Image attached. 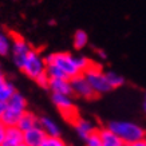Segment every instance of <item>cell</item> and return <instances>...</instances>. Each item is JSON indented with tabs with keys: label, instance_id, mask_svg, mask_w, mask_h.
Instances as JSON below:
<instances>
[{
	"label": "cell",
	"instance_id": "cell-1",
	"mask_svg": "<svg viewBox=\"0 0 146 146\" xmlns=\"http://www.w3.org/2000/svg\"><path fill=\"white\" fill-rule=\"evenodd\" d=\"M44 60L46 64H54V66L59 67L70 80L75 76L83 75V72L91 62L89 58L75 56L70 52H66V51L48 54L47 56H44Z\"/></svg>",
	"mask_w": 146,
	"mask_h": 146
},
{
	"label": "cell",
	"instance_id": "cell-2",
	"mask_svg": "<svg viewBox=\"0 0 146 146\" xmlns=\"http://www.w3.org/2000/svg\"><path fill=\"white\" fill-rule=\"evenodd\" d=\"M106 127L114 133L125 145H130L134 142L143 141L146 138V130L141 125L131 121H110Z\"/></svg>",
	"mask_w": 146,
	"mask_h": 146
},
{
	"label": "cell",
	"instance_id": "cell-3",
	"mask_svg": "<svg viewBox=\"0 0 146 146\" xmlns=\"http://www.w3.org/2000/svg\"><path fill=\"white\" fill-rule=\"evenodd\" d=\"M83 75L98 95H103V94L111 91L110 84H109L106 75H105V71L102 70V67L99 64L94 63L93 60L90 62L89 67L83 72Z\"/></svg>",
	"mask_w": 146,
	"mask_h": 146
},
{
	"label": "cell",
	"instance_id": "cell-4",
	"mask_svg": "<svg viewBox=\"0 0 146 146\" xmlns=\"http://www.w3.org/2000/svg\"><path fill=\"white\" fill-rule=\"evenodd\" d=\"M8 36H9V39H11V55H12V60L16 64V67L22 70L27 56H28V54L31 52L32 47L22 35H19L18 32L9 31Z\"/></svg>",
	"mask_w": 146,
	"mask_h": 146
},
{
	"label": "cell",
	"instance_id": "cell-5",
	"mask_svg": "<svg viewBox=\"0 0 146 146\" xmlns=\"http://www.w3.org/2000/svg\"><path fill=\"white\" fill-rule=\"evenodd\" d=\"M22 71L26 74L28 78L31 79H38L42 74L46 72V60L44 56L40 54L39 50L32 48L31 52L28 54L24 66H23Z\"/></svg>",
	"mask_w": 146,
	"mask_h": 146
},
{
	"label": "cell",
	"instance_id": "cell-6",
	"mask_svg": "<svg viewBox=\"0 0 146 146\" xmlns=\"http://www.w3.org/2000/svg\"><path fill=\"white\" fill-rule=\"evenodd\" d=\"M51 101L55 105V107L59 110V113L62 114L63 118L67 122H70L71 125L80 117L79 113H78V109H76L75 103H74L71 97L60 95V94H52L51 95Z\"/></svg>",
	"mask_w": 146,
	"mask_h": 146
},
{
	"label": "cell",
	"instance_id": "cell-7",
	"mask_svg": "<svg viewBox=\"0 0 146 146\" xmlns=\"http://www.w3.org/2000/svg\"><path fill=\"white\" fill-rule=\"evenodd\" d=\"M70 83H71V87H72V95H76V97L87 99V101H94V99H97L99 97L93 90V87L90 86V83L84 78V75H79L72 78L70 80Z\"/></svg>",
	"mask_w": 146,
	"mask_h": 146
},
{
	"label": "cell",
	"instance_id": "cell-8",
	"mask_svg": "<svg viewBox=\"0 0 146 146\" xmlns=\"http://www.w3.org/2000/svg\"><path fill=\"white\" fill-rule=\"evenodd\" d=\"M72 126L75 129L76 134H78L82 139H84V141H86L90 135H93V134L98 130V127L91 122V121L86 119V118H82V117H79V118L72 123Z\"/></svg>",
	"mask_w": 146,
	"mask_h": 146
},
{
	"label": "cell",
	"instance_id": "cell-9",
	"mask_svg": "<svg viewBox=\"0 0 146 146\" xmlns=\"http://www.w3.org/2000/svg\"><path fill=\"white\" fill-rule=\"evenodd\" d=\"M46 133L40 129V126L28 130L26 133H23V143L28 146H40L42 142L46 139Z\"/></svg>",
	"mask_w": 146,
	"mask_h": 146
},
{
	"label": "cell",
	"instance_id": "cell-10",
	"mask_svg": "<svg viewBox=\"0 0 146 146\" xmlns=\"http://www.w3.org/2000/svg\"><path fill=\"white\" fill-rule=\"evenodd\" d=\"M36 126H39V117H38L35 113L27 110L26 113H23L22 114V117H20V119H19L16 127H18L20 131L26 133V131L36 127Z\"/></svg>",
	"mask_w": 146,
	"mask_h": 146
},
{
	"label": "cell",
	"instance_id": "cell-11",
	"mask_svg": "<svg viewBox=\"0 0 146 146\" xmlns=\"http://www.w3.org/2000/svg\"><path fill=\"white\" fill-rule=\"evenodd\" d=\"M48 90H51L52 94L72 97V87L68 79H50Z\"/></svg>",
	"mask_w": 146,
	"mask_h": 146
},
{
	"label": "cell",
	"instance_id": "cell-12",
	"mask_svg": "<svg viewBox=\"0 0 146 146\" xmlns=\"http://www.w3.org/2000/svg\"><path fill=\"white\" fill-rule=\"evenodd\" d=\"M39 126L47 137H60V127L50 117H39Z\"/></svg>",
	"mask_w": 146,
	"mask_h": 146
},
{
	"label": "cell",
	"instance_id": "cell-13",
	"mask_svg": "<svg viewBox=\"0 0 146 146\" xmlns=\"http://www.w3.org/2000/svg\"><path fill=\"white\" fill-rule=\"evenodd\" d=\"M27 106H28V103H27L26 97H24L23 94H20L19 91H16V93L8 99V102H7V107H8V109L18 111L20 114H23V113H26V111L28 110Z\"/></svg>",
	"mask_w": 146,
	"mask_h": 146
},
{
	"label": "cell",
	"instance_id": "cell-14",
	"mask_svg": "<svg viewBox=\"0 0 146 146\" xmlns=\"http://www.w3.org/2000/svg\"><path fill=\"white\" fill-rule=\"evenodd\" d=\"M22 143H23V131H20L16 126L7 127L3 146H20Z\"/></svg>",
	"mask_w": 146,
	"mask_h": 146
},
{
	"label": "cell",
	"instance_id": "cell-15",
	"mask_svg": "<svg viewBox=\"0 0 146 146\" xmlns=\"http://www.w3.org/2000/svg\"><path fill=\"white\" fill-rule=\"evenodd\" d=\"M15 93H16V89H15L13 83H11V82L7 79V76L1 72V74H0V102L7 103L8 99L12 97Z\"/></svg>",
	"mask_w": 146,
	"mask_h": 146
},
{
	"label": "cell",
	"instance_id": "cell-16",
	"mask_svg": "<svg viewBox=\"0 0 146 146\" xmlns=\"http://www.w3.org/2000/svg\"><path fill=\"white\" fill-rule=\"evenodd\" d=\"M98 134L101 137L103 146H126L114 133H111L106 126L105 127H98Z\"/></svg>",
	"mask_w": 146,
	"mask_h": 146
},
{
	"label": "cell",
	"instance_id": "cell-17",
	"mask_svg": "<svg viewBox=\"0 0 146 146\" xmlns=\"http://www.w3.org/2000/svg\"><path fill=\"white\" fill-rule=\"evenodd\" d=\"M20 117H22L20 113H18V111H15V110H11L8 107H5L4 114H3L1 119H0V123H3L5 127L18 126V122H19V119H20Z\"/></svg>",
	"mask_w": 146,
	"mask_h": 146
},
{
	"label": "cell",
	"instance_id": "cell-18",
	"mask_svg": "<svg viewBox=\"0 0 146 146\" xmlns=\"http://www.w3.org/2000/svg\"><path fill=\"white\" fill-rule=\"evenodd\" d=\"M89 43V35L83 30H76L72 36V44L75 50H83Z\"/></svg>",
	"mask_w": 146,
	"mask_h": 146
},
{
	"label": "cell",
	"instance_id": "cell-19",
	"mask_svg": "<svg viewBox=\"0 0 146 146\" xmlns=\"http://www.w3.org/2000/svg\"><path fill=\"white\" fill-rule=\"evenodd\" d=\"M105 75H106V79L110 84L111 90L119 89L125 84V78L122 75H119L118 72H115V71H106Z\"/></svg>",
	"mask_w": 146,
	"mask_h": 146
},
{
	"label": "cell",
	"instance_id": "cell-20",
	"mask_svg": "<svg viewBox=\"0 0 146 146\" xmlns=\"http://www.w3.org/2000/svg\"><path fill=\"white\" fill-rule=\"evenodd\" d=\"M11 52V39L8 34L0 31V56H7Z\"/></svg>",
	"mask_w": 146,
	"mask_h": 146
},
{
	"label": "cell",
	"instance_id": "cell-21",
	"mask_svg": "<svg viewBox=\"0 0 146 146\" xmlns=\"http://www.w3.org/2000/svg\"><path fill=\"white\" fill-rule=\"evenodd\" d=\"M46 74L48 75L50 79H68L64 75V72L59 67L54 66V64H46Z\"/></svg>",
	"mask_w": 146,
	"mask_h": 146
},
{
	"label": "cell",
	"instance_id": "cell-22",
	"mask_svg": "<svg viewBox=\"0 0 146 146\" xmlns=\"http://www.w3.org/2000/svg\"><path fill=\"white\" fill-rule=\"evenodd\" d=\"M40 146H67L62 137H46Z\"/></svg>",
	"mask_w": 146,
	"mask_h": 146
},
{
	"label": "cell",
	"instance_id": "cell-23",
	"mask_svg": "<svg viewBox=\"0 0 146 146\" xmlns=\"http://www.w3.org/2000/svg\"><path fill=\"white\" fill-rule=\"evenodd\" d=\"M84 142H86V146H103L101 137H99V134H98V130L93 135H90Z\"/></svg>",
	"mask_w": 146,
	"mask_h": 146
},
{
	"label": "cell",
	"instance_id": "cell-24",
	"mask_svg": "<svg viewBox=\"0 0 146 146\" xmlns=\"http://www.w3.org/2000/svg\"><path fill=\"white\" fill-rule=\"evenodd\" d=\"M35 82L38 84H39L42 89H48V83H50V78H48V75L47 74H42V75L38 78V79H35Z\"/></svg>",
	"mask_w": 146,
	"mask_h": 146
},
{
	"label": "cell",
	"instance_id": "cell-25",
	"mask_svg": "<svg viewBox=\"0 0 146 146\" xmlns=\"http://www.w3.org/2000/svg\"><path fill=\"white\" fill-rule=\"evenodd\" d=\"M5 127L3 123H0V146H3V142H4V138H5Z\"/></svg>",
	"mask_w": 146,
	"mask_h": 146
},
{
	"label": "cell",
	"instance_id": "cell-26",
	"mask_svg": "<svg viewBox=\"0 0 146 146\" xmlns=\"http://www.w3.org/2000/svg\"><path fill=\"white\" fill-rule=\"evenodd\" d=\"M5 107H7V103H4V102H0V119H1V117H3V114H4Z\"/></svg>",
	"mask_w": 146,
	"mask_h": 146
},
{
	"label": "cell",
	"instance_id": "cell-27",
	"mask_svg": "<svg viewBox=\"0 0 146 146\" xmlns=\"http://www.w3.org/2000/svg\"><path fill=\"white\" fill-rule=\"evenodd\" d=\"M126 146H146V141H138V142H134V143H130V145H126Z\"/></svg>",
	"mask_w": 146,
	"mask_h": 146
},
{
	"label": "cell",
	"instance_id": "cell-28",
	"mask_svg": "<svg viewBox=\"0 0 146 146\" xmlns=\"http://www.w3.org/2000/svg\"><path fill=\"white\" fill-rule=\"evenodd\" d=\"M142 107H143V111H145V114H146V93H145V95H143V102H142Z\"/></svg>",
	"mask_w": 146,
	"mask_h": 146
},
{
	"label": "cell",
	"instance_id": "cell-29",
	"mask_svg": "<svg viewBox=\"0 0 146 146\" xmlns=\"http://www.w3.org/2000/svg\"><path fill=\"white\" fill-rule=\"evenodd\" d=\"M98 54H99V56H101L102 59H106V54L102 52V50H99V51H98Z\"/></svg>",
	"mask_w": 146,
	"mask_h": 146
},
{
	"label": "cell",
	"instance_id": "cell-30",
	"mask_svg": "<svg viewBox=\"0 0 146 146\" xmlns=\"http://www.w3.org/2000/svg\"><path fill=\"white\" fill-rule=\"evenodd\" d=\"M20 146H28V145H26V143H22V145H20Z\"/></svg>",
	"mask_w": 146,
	"mask_h": 146
},
{
	"label": "cell",
	"instance_id": "cell-31",
	"mask_svg": "<svg viewBox=\"0 0 146 146\" xmlns=\"http://www.w3.org/2000/svg\"><path fill=\"white\" fill-rule=\"evenodd\" d=\"M1 72H3V71H1V68H0V74H1Z\"/></svg>",
	"mask_w": 146,
	"mask_h": 146
},
{
	"label": "cell",
	"instance_id": "cell-32",
	"mask_svg": "<svg viewBox=\"0 0 146 146\" xmlns=\"http://www.w3.org/2000/svg\"><path fill=\"white\" fill-rule=\"evenodd\" d=\"M145 141H146V138H145Z\"/></svg>",
	"mask_w": 146,
	"mask_h": 146
}]
</instances>
